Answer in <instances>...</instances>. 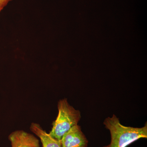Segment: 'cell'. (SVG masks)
I'll return each mask as SVG.
<instances>
[{"label":"cell","mask_w":147,"mask_h":147,"mask_svg":"<svg viewBox=\"0 0 147 147\" xmlns=\"http://www.w3.org/2000/svg\"><path fill=\"white\" fill-rule=\"evenodd\" d=\"M59 110L57 119L53 123V128L49 134L55 139L61 141L65 133L77 125L81 118V113L71 106L66 98L58 103Z\"/></svg>","instance_id":"7a4b0ae2"},{"label":"cell","mask_w":147,"mask_h":147,"mask_svg":"<svg viewBox=\"0 0 147 147\" xmlns=\"http://www.w3.org/2000/svg\"><path fill=\"white\" fill-rule=\"evenodd\" d=\"M30 129L40 139L43 147H61V141H59L52 137L42 129L39 124L32 123Z\"/></svg>","instance_id":"5b68a950"},{"label":"cell","mask_w":147,"mask_h":147,"mask_svg":"<svg viewBox=\"0 0 147 147\" xmlns=\"http://www.w3.org/2000/svg\"><path fill=\"white\" fill-rule=\"evenodd\" d=\"M12 0H0V12L7 5L8 3Z\"/></svg>","instance_id":"8992f818"},{"label":"cell","mask_w":147,"mask_h":147,"mask_svg":"<svg viewBox=\"0 0 147 147\" xmlns=\"http://www.w3.org/2000/svg\"><path fill=\"white\" fill-rule=\"evenodd\" d=\"M110 131V144L103 147H126L141 138H147V125L142 127L125 126L121 124L115 115L106 118L103 122Z\"/></svg>","instance_id":"6da1fadb"},{"label":"cell","mask_w":147,"mask_h":147,"mask_svg":"<svg viewBox=\"0 0 147 147\" xmlns=\"http://www.w3.org/2000/svg\"><path fill=\"white\" fill-rule=\"evenodd\" d=\"M9 139L11 147H40L39 140L24 130L13 131L9 136Z\"/></svg>","instance_id":"277c9868"},{"label":"cell","mask_w":147,"mask_h":147,"mask_svg":"<svg viewBox=\"0 0 147 147\" xmlns=\"http://www.w3.org/2000/svg\"><path fill=\"white\" fill-rule=\"evenodd\" d=\"M61 147H88V139L76 125L64 134L61 140Z\"/></svg>","instance_id":"3957f363"}]
</instances>
